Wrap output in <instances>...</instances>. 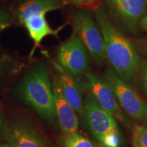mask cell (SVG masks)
<instances>
[{
	"instance_id": "obj_10",
	"label": "cell",
	"mask_w": 147,
	"mask_h": 147,
	"mask_svg": "<svg viewBox=\"0 0 147 147\" xmlns=\"http://www.w3.org/2000/svg\"><path fill=\"white\" fill-rule=\"evenodd\" d=\"M52 64L65 98L76 113L81 115L84 99L83 95L87 89L84 81L71 74L58 62L53 61Z\"/></svg>"
},
{
	"instance_id": "obj_3",
	"label": "cell",
	"mask_w": 147,
	"mask_h": 147,
	"mask_svg": "<svg viewBox=\"0 0 147 147\" xmlns=\"http://www.w3.org/2000/svg\"><path fill=\"white\" fill-rule=\"evenodd\" d=\"M81 116L89 131L101 144L119 147L121 136L117 121L101 107L90 93L84 99Z\"/></svg>"
},
{
	"instance_id": "obj_12",
	"label": "cell",
	"mask_w": 147,
	"mask_h": 147,
	"mask_svg": "<svg viewBox=\"0 0 147 147\" xmlns=\"http://www.w3.org/2000/svg\"><path fill=\"white\" fill-rule=\"evenodd\" d=\"M63 5L61 0H25L16 8V17L18 23L23 25L31 16L46 14Z\"/></svg>"
},
{
	"instance_id": "obj_18",
	"label": "cell",
	"mask_w": 147,
	"mask_h": 147,
	"mask_svg": "<svg viewBox=\"0 0 147 147\" xmlns=\"http://www.w3.org/2000/svg\"><path fill=\"white\" fill-rule=\"evenodd\" d=\"M143 84H144V89L147 94V63L145 65L144 70V76H143Z\"/></svg>"
},
{
	"instance_id": "obj_7",
	"label": "cell",
	"mask_w": 147,
	"mask_h": 147,
	"mask_svg": "<svg viewBox=\"0 0 147 147\" xmlns=\"http://www.w3.org/2000/svg\"><path fill=\"white\" fill-rule=\"evenodd\" d=\"M57 58L58 63L74 76L85 74L89 67V51L75 33L58 48Z\"/></svg>"
},
{
	"instance_id": "obj_6",
	"label": "cell",
	"mask_w": 147,
	"mask_h": 147,
	"mask_svg": "<svg viewBox=\"0 0 147 147\" xmlns=\"http://www.w3.org/2000/svg\"><path fill=\"white\" fill-rule=\"evenodd\" d=\"M84 76L86 88L101 107L113 115L123 126L133 128V121L130 120L128 115L119 105L115 93L105 79L91 72H87Z\"/></svg>"
},
{
	"instance_id": "obj_26",
	"label": "cell",
	"mask_w": 147,
	"mask_h": 147,
	"mask_svg": "<svg viewBox=\"0 0 147 147\" xmlns=\"http://www.w3.org/2000/svg\"><path fill=\"white\" fill-rule=\"evenodd\" d=\"M145 1H146V2L147 3V0H145Z\"/></svg>"
},
{
	"instance_id": "obj_14",
	"label": "cell",
	"mask_w": 147,
	"mask_h": 147,
	"mask_svg": "<svg viewBox=\"0 0 147 147\" xmlns=\"http://www.w3.org/2000/svg\"><path fill=\"white\" fill-rule=\"evenodd\" d=\"M61 144L63 147H95L93 142L78 132L63 134Z\"/></svg>"
},
{
	"instance_id": "obj_9",
	"label": "cell",
	"mask_w": 147,
	"mask_h": 147,
	"mask_svg": "<svg viewBox=\"0 0 147 147\" xmlns=\"http://www.w3.org/2000/svg\"><path fill=\"white\" fill-rule=\"evenodd\" d=\"M110 16L129 31L134 32L146 16L145 0H106Z\"/></svg>"
},
{
	"instance_id": "obj_16",
	"label": "cell",
	"mask_w": 147,
	"mask_h": 147,
	"mask_svg": "<svg viewBox=\"0 0 147 147\" xmlns=\"http://www.w3.org/2000/svg\"><path fill=\"white\" fill-rule=\"evenodd\" d=\"M13 18L7 11L0 8V32L12 24Z\"/></svg>"
},
{
	"instance_id": "obj_22",
	"label": "cell",
	"mask_w": 147,
	"mask_h": 147,
	"mask_svg": "<svg viewBox=\"0 0 147 147\" xmlns=\"http://www.w3.org/2000/svg\"><path fill=\"white\" fill-rule=\"evenodd\" d=\"M93 143L95 147H106L105 146H104V145L101 144L100 143H97V142H93Z\"/></svg>"
},
{
	"instance_id": "obj_8",
	"label": "cell",
	"mask_w": 147,
	"mask_h": 147,
	"mask_svg": "<svg viewBox=\"0 0 147 147\" xmlns=\"http://www.w3.org/2000/svg\"><path fill=\"white\" fill-rule=\"evenodd\" d=\"M7 143L13 147H51L50 143L30 121L18 119L3 127Z\"/></svg>"
},
{
	"instance_id": "obj_19",
	"label": "cell",
	"mask_w": 147,
	"mask_h": 147,
	"mask_svg": "<svg viewBox=\"0 0 147 147\" xmlns=\"http://www.w3.org/2000/svg\"><path fill=\"white\" fill-rule=\"evenodd\" d=\"M140 25V26L142 27V28L144 29L145 32H147V15L142 18Z\"/></svg>"
},
{
	"instance_id": "obj_15",
	"label": "cell",
	"mask_w": 147,
	"mask_h": 147,
	"mask_svg": "<svg viewBox=\"0 0 147 147\" xmlns=\"http://www.w3.org/2000/svg\"><path fill=\"white\" fill-rule=\"evenodd\" d=\"M132 146L147 147V129L134 125L132 128Z\"/></svg>"
},
{
	"instance_id": "obj_13",
	"label": "cell",
	"mask_w": 147,
	"mask_h": 147,
	"mask_svg": "<svg viewBox=\"0 0 147 147\" xmlns=\"http://www.w3.org/2000/svg\"><path fill=\"white\" fill-rule=\"evenodd\" d=\"M45 16L46 14L32 16L23 24L26 27L27 30L28 31L31 38L34 41V46L32 53H34V51L36 50V48L46 36L51 35L58 38L59 32L63 28V26L57 29L51 28L46 19Z\"/></svg>"
},
{
	"instance_id": "obj_17",
	"label": "cell",
	"mask_w": 147,
	"mask_h": 147,
	"mask_svg": "<svg viewBox=\"0 0 147 147\" xmlns=\"http://www.w3.org/2000/svg\"><path fill=\"white\" fill-rule=\"evenodd\" d=\"M67 2L77 5H88L96 3L99 0H65Z\"/></svg>"
},
{
	"instance_id": "obj_4",
	"label": "cell",
	"mask_w": 147,
	"mask_h": 147,
	"mask_svg": "<svg viewBox=\"0 0 147 147\" xmlns=\"http://www.w3.org/2000/svg\"><path fill=\"white\" fill-rule=\"evenodd\" d=\"M71 23L74 33L87 47L95 65L102 67L106 60L104 39L94 19L88 12L78 11L71 16Z\"/></svg>"
},
{
	"instance_id": "obj_24",
	"label": "cell",
	"mask_w": 147,
	"mask_h": 147,
	"mask_svg": "<svg viewBox=\"0 0 147 147\" xmlns=\"http://www.w3.org/2000/svg\"><path fill=\"white\" fill-rule=\"evenodd\" d=\"M145 127H146V129H147V121H146V123H145Z\"/></svg>"
},
{
	"instance_id": "obj_2",
	"label": "cell",
	"mask_w": 147,
	"mask_h": 147,
	"mask_svg": "<svg viewBox=\"0 0 147 147\" xmlns=\"http://www.w3.org/2000/svg\"><path fill=\"white\" fill-rule=\"evenodd\" d=\"M21 101L42 119L55 127L57 125L53 85L47 65L36 64L27 71L16 88Z\"/></svg>"
},
{
	"instance_id": "obj_23",
	"label": "cell",
	"mask_w": 147,
	"mask_h": 147,
	"mask_svg": "<svg viewBox=\"0 0 147 147\" xmlns=\"http://www.w3.org/2000/svg\"><path fill=\"white\" fill-rule=\"evenodd\" d=\"M1 68H2V63H1V61L0 59V72H1Z\"/></svg>"
},
{
	"instance_id": "obj_5",
	"label": "cell",
	"mask_w": 147,
	"mask_h": 147,
	"mask_svg": "<svg viewBox=\"0 0 147 147\" xmlns=\"http://www.w3.org/2000/svg\"><path fill=\"white\" fill-rule=\"evenodd\" d=\"M104 79L115 93L119 105L134 120L147 119V103L138 93L121 80L112 67H108Z\"/></svg>"
},
{
	"instance_id": "obj_21",
	"label": "cell",
	"mask_w": 147,
	"mask_h": 147,
	"mask_svg": "<svg viewBox=\"0 0 147 147\" xmlns=\"http://www.w3.org/2000/svg\"><path fill=\"white\" fill-rule=\"evenodd\" d=\"M0 147H13L10 145L8 143H0Z\"/></svg>"
},
{
	"instance_id": "obj_25",
	"label": "cell",
	"mask_w": 147,
	"mask_h": 147,
	"mask_svg": "<svg viewBox=\"0 0 147 147\" xmlns=\"http://www.w3.org/2000/svg\"><path fill=\"white\" fill-rule=\"evenodd\" d=\"M146 55H147V43L146 45Z\"/></svg>"
},
{
	"instance_id": "obj_1",
	"label": "cell",
	"mask_w": 147,
	"mask_h": 147,
	"mask_svg": "<svg viewBox=\"0 0 147 147\" xmlns=\"http://www.w3.org/2000/svg\"><path fill=\"white\" fill-rule=\"evenodd\" d=\"M95 18L104 39L106 59L121 80L133 82L138 71L140 57L134 45L114 25L102 7L95 12Z\"/></svg>"
},
{
	"instance_id": "obj_11",
	"label": "cell",
	"mask_w": 147,
	"mask_h": 147,
	"mask_svg": "<svg viewBox=\"0 0 147 147\" xmlns=\"http://www.w3.org/2000/svg\"><path fill=\"white\" fill-rule=\"evenodd\" d=\"M53 90L57 119L61 130L63 134L76 133L79 125L76 112L65 98L57 76L53 78Z\"/></svg>"
},
{
	"instance_id": "obj_20",
	"label": "cell",
	"mask_w": 147,
	"mask_h": 147,
	"mask_svg": "<svg viewBox=\"0 0 147 147\" xmlns=\"http://www.w3.org/2000/svg\"><path fill=\"white\" fill-rule=\"evenodd\" d=\"M3 117H2V115H1V112H0V135H1L2 131H3Z\"/></svg>"
}]
</instances>
